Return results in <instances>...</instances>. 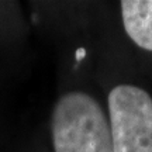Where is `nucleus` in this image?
Returning <instances> with one entry per match:
<instances>
[{
    "mask_svg": "<svg viewBox=\"0 0 152 152\" xmlns=\"http://www.w3.org/2000/svg\"><path fill=\"white\" fill-rule=\"evenodd\" d=\"M120 4L125 33L140 48L152 51V0H124Z\"/></svg>",
    "mask_w": 152,
    "mask_h": 152,
    "instance_id": "3",
    "label": "nucleus"
},
{
    "mask_svg": "<svg viewBox=\"0 0 152 152\" xmlns=\"http://www.w3.org/2000/svg\"><path fill=\"white\" fill-rule=\"evenodd\" d=\"M114 152H152V97L144 89L118 85L109 94Z\"/></svg>",
    "mask_w": 152,
    "mask_h": 152,
    "instance_id": "2",
    "label": "nucleus"
},
{
    "mask_svg": "<svg viewBox=\"0 0 152 152\" xmlns=\"http://www.w3.org/2000/svg\"><path fill=\"white\" fill-rule=\"evenodd\" d=\"M51 125L55 152H114L109 121L100 104L86 93L62 96Z\"/></svg>",
    "mask_w": 152,
    "mask_h": 152,
    "instance_id": "1",
    "label": "nucleus"
}]
</instances>
